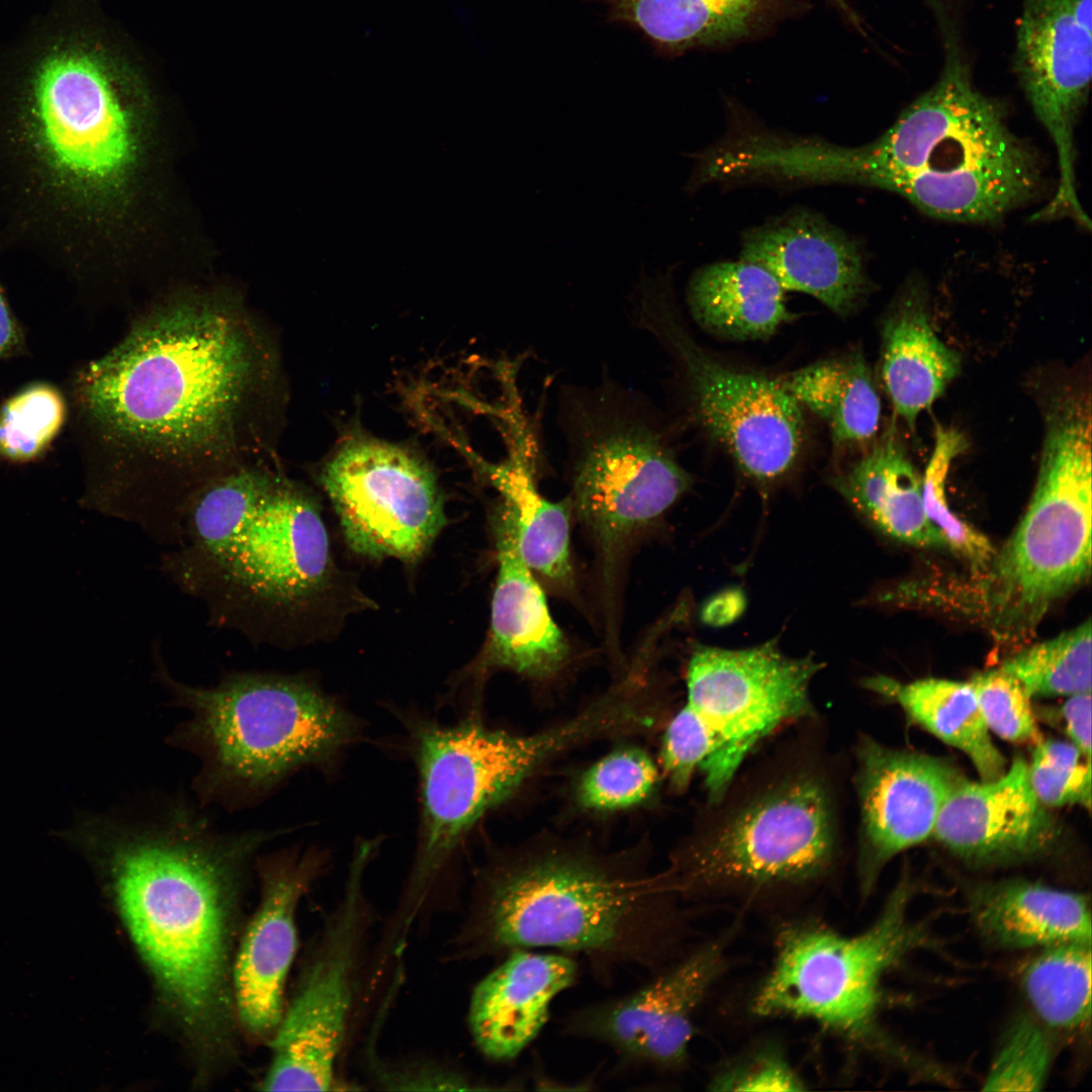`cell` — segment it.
<instances>
[{"instance_id":"6da1fadb","label":"cell","mask_w":1092,"mask_h":1092,"mask_svg":"<svg viewBox=\"0 0 1092 1092\" xmlns=\"http://www.w3.org/2000/svg\"><path fill=\"white\" fill-rule=\"evenodd\" d=\"M70 395L82 507L170 548L202 487L276 457L286 384L268 324L234 300L189 297L135 316L77 370Z\"/></svg>"},{"instance_id":"7a4b0ae2","label":"cell","mask_w":1092,"mask_h":1092,"mask_svg":"<svg viewBox=\"0 0 1092 1092\" xmlns=\"http://www.w3.org/2000/svg\"><path fill=\"white\" fill-rule=\"evenodd\" d=\"M108 874L122 920L190 1023L215 1008L224 966V898L239 866L277 832L219 831L185 801L81 813L60 833Z\"/></svg>"},{"instance_id":"3957f363","label":"cell","mask_w":1092,"mask_h":1092,"mask_svg":"<svg viewBox=\"0 0 1092 1092\" xmlns=\"http://www.w3.org/2000/svg\"><path fill=\"white\" fill-rule=\"evenodd\" d=\"M933 7L945 52L935 84L868 144L792 134L781 152L789 182L880 188L961 222L996 221L1033 198L1036 154L1010 129L1003 103L975 87L952 23Z\"/></svg>"},{"instance_id":"277c9868","label":"cell","mask_w":1092,"mask_h":1092,"mask_svg":"<svg viewBox=\"0 0 1092 1092\" xmlns=\"http://www.w3.org/2000/svg\"><path fill=\"white\" fill-rule=\"evenodd\" d=\"M160 566L204 607L211 626L259 646L285 640L323 594L333 560L316 500L268 458L202 487Z\"/></svg>"},{"instance_id":"5b68a950","label":"cell","mask_w":1092,"mask_h":1092,"mask_svg":"<svg viewBox=\"0 0 1092 1092\" xmlns=\"http://www.w3.org/2000/svg\"><path fill=\"white\" fill-rule=\"evenodd\" d=\"M680 899L663 871L566 846L521 850L481 876L466 930L474 956L551 948L583 957L604 982L680 956Z\"/></svg>"},{"instance_id":"8992f818","label":"cell","mask_w":1092,"mask_h":1092,"mask_svg":"<svg viewBox=\"0 0 1092 1092\" xmlns=\"http://www.w3.org/2000/svg\"><path fill=\"white\" fill-rule=\"evenodd\" d=\"M706 802L663 870L681 900L799 890L844 854V761L819 715Z\"/></svg>"},{"instance_id":"52a82bcc","label":"cell","mask_w":1092,"mask_h":1092,"mask_svg":"<svg viewBox=\"0 0 1092 1092\" xmlns=\"http://www.w3.org/2000/svg\"><path fill=\"white\" fill-rule=\"evenodd\" d=\"M154 647V678L188 712L171 743L199 759L201 803H256L296 769L332 761L357 734L354 717L301 675L235 670L215 685H190Z\"/></svg>"},{"instance_id":"ba28073f","label":"cell","mask_w":1092,"mask_h":1092,"mask_svg":"<svg viewBox=\"0 0 1092 1092\" xmlns=\"http://www.w3.org/2000/svg\"><path fill=\"white\" fill-rule=\"evenodd\" d=\"M1033 494L1013 534L976 572L967 612L1003 645L1032 636L1052 605L1091 572V410L1061 396L1046 412Z\"/></svg>"},{"instance_id":"9c48e42d","label":"cell","mask_w":1092,"mask_h":1092,"mask_svg":"<svg viewBox=\"0 0 1092 1092\" xmlns=\"http://www.w3.org/2000/svg\"><path fill=\"white\" fill-rule=\"evenodd\" d=\"M823 664L791 657L776 641L744 648L697 647L687 668V700L667 724L660 763L684 792L700 771L706 802L717 800L750 753L781 728L818 716L810 688Z\"/></svg>"},{"instance_id":"30bf717a","label":"cell","mask_w":1092,"mask_h":1092,"mask_svg":"<svg viewBox=\"0 0 1092 1092\" xmlns=\"http://www.w3.org/2000/svg\"><path fill=\"white\" fill-rule=\"evenodd\" d=\"M558 420L568 453L571 510L607 563L660 518L693 479L647 399L614 380L564 387Z\"/></svg>"},{"instance_id":"8fae6325","label":"cell","mask_w":1092,"mask_h":1092,"mask_svg":"<svg viewBox=\"0 0 1092 1092\" xmlns=\"http://www.w3.org/2000/svg\"><path fill=\"white\" fill-rule=\"evenodd\" d=\"M611 711L595 704L572 720L532 735H513L476 720L420 722L415 752L421 835L403 906L410 922L463 835L541 764L577 744L610 736ZM402 914V916L404 915Z\"/></svg>"},{"instance_id":"7c38bea8","label":"cell","mask_w":1092,"mask_h":1092,"mask_svg":"<svg viewBox=\"0 0 1092 1092\" xmlns=\"http://www.w3.org/2000/svg\"><path fill=\"white\" fill-rule=\"evenodd\" d=\"M634 323L674 360L696 420L758 481L785 475L795 464L804 434L801 404L781 384L759 373L724 365L693 339L679 316L672 269H641L630 293Z\"/></svg>"},{"instance_id":"4fadbf2b","label":"cell","mask_w":1092,"mask_h":1092,"mask_svg":"<svg viewBox=\"0 0 1092 1092\" xmlns=\"http://www.w3.org/2000/svg\"><path fill=\"white\" fill-rule=\"evenodd\" d=\"M907 902L906 890L898 889L875 923L853 936L817 924L783 931L752 1011L811 1020L848 1039L868 1037L884 974L921 938Z\"/></svg>"},{"instance_id":"5bb4252c","label":"cell","mask_w":1092,"mask_h":1092,"mask_svg":"<svg viewBox=\"0 0 1092 1092\" xmlns=\"http://www.w3.org/2000/svg\"><path fill=\"white\" fill-rule=\"evenodd\" d=\"M320 480L347 544L362 556L414 563L446 525L435 473L403 446L350 437L325 463Z\"/></svg>"},{"instance_id":"9a60e30c","label":"cell","mask_w":1092,"mask_h":1092,"mask_svg":"<svg viewBox=\"0 0 1092 1092\" xmlns=\"http://www.w3.org/2000/svg\"><path fill=\"white\" fill-rule=\"evenodd\" d=\"M369 844L358 848L347 888L326 924L298 991L272 1041L263 1081L268 1091H328L347 1032L356 983L365 911L361 891Z\"/></svg>"},{"instance_id":"2e32d148","label":"cell","mask_w":1092,"mask_h":1092,"mask_svg":"<svg viewBox=\"0 0 1092 1092\" xmlns=\"http://www.w3.org/2000/svg\"><path fill=\"white\" fill-rule=\"evenodd\" d=\"M1092 0H1022L1014 68L1058 156L1059 184L1040 220L1069 216L1089 224L1076 189L1074 130L1092 69Z\"/></svg>"},{"instance_id":"e0dca14e","label":"cell","mask_w":1092,"mask_h":1092,"mask_svg":"<svg viewBox=\"0 0 1092 1092\" xmlns=\"http://www.w3.org/2000/svg\"><path fill=\"white\" fill-rule=\"evenodd\" d=\"M724 963L721 942L681 953L631 992L573 1010L562 1032L608 1046L625 1066L679 1071L688 1063L696 1012Z\"/></svg>"},{"instance_id":"ac0fdd59","label":"cell","mask_w":1092,"mask_h":1092,"mask_svg":"<svg viewBox=\"0 0 1092 1092\" xmlns=\"http://www.w3.org/2000/svg\"><path fill=\"white\" fill-rule=\"evenodd\" d=\"M35 124L50 164L65 178L101 184L129 163L126 113L102 68L87 56L49 59L34 87Z\"/></svg>"},{"instance_id":"d6986e66","label":"cell","mask_w":1092,"mask_h":1092,"mask_svg":"<svg viewBox=\"0 0 1092 1092\" xmlns=\"http://www.w3.org/2000/svg\"><path fill=\"white\" fill-rule=\"evenodd\" d=\"M854 756L857 864L866 892L886 862L933 834L944 803L966 779L946 760L893 749L867 735L858 738Z\"/></svg>"},{"instance_id":"ffe728a7","label":"cell","mask_w":1092,"mask_h":1092,"mask_svg":"<svg viewBox=\"0 0 1092 1092\" xmlns=\"http://www.w3.org/2000/svg\"><path fill=\"white\" fill-rule=\"evenodd\" d=\"M1046 808L1030 786L1027 762L1017 756L994 780H964L944 803L932 835L971 863L1019 861L1054 844L1059 826Z\"/></svg>"},{"instance_id":"44dd1931","label":"cell","mask_w":1092,"mask_h":1092,"mask_svg":"<svg viewBox=\"0 0 1092 1092\" xmlns=\"http://www.w3.org/2000/svg\"><path fill=\"white\" fill-rule=\"evenodd\" d=\"M740 259L768 271L788 291L834 313H851L869 291L858 244L817 211L795 208L744 231Z\"/></svg>"},{"instance_id":"7402d4cb","label":"cell","mask_w":1092,"mask_h":1092,"mask_svg":"<svg viewBox=\"0 0 1092 1092\" xmlns=\"http://www.w3.org/2000/svg\"><path fill=\"white\" fill-rule=\"evenodd\" d=\"M264 895L241 945L235 966L240 1019L251 1033L275 1031L283 1016V994L295 956V910L317 874V857L283 854L263 867Z\"/></svg>"},{"instance_id":"603a6c76","label":"cell","mask_w":1092,"mask_h":1092,"mask_svg":"<svg viewBox=\"0 0 1092 1092\" xmlns=\"http://www.w3.org/2000/svg\"><path fill=\"white\" fill-rule=\"evenodd\" d=\"M573 957L518 949L474 988L468 1012L478 1050L494 1062L518 1058L540 1034L553 1001L576 981Z\"/></svg>"},{"instance_id":"cb8c5ba5","label":"cell","mask_w":1092,"mask_h":1092,"mask_svg":"<svg viewBox=\"0 0 1092 1092\" xmlns=\"http://www.w3.org/2000/svg\"><path fill=\"white\" fill-rule=\"evenodd\" d=\"M497 575L488 640L479 661L533 677L552 675L565 663L568 644L554 622L532 569L517 545L512 516L500 503L493 515Z\"/></svg>"},{"instance_id":"d4e9b609","label":"cell","mask_w":1092,"mask_h":1092,"mask_svg":"<svg viewBox=\"0 0 1092 1092\" xmlns=\"http://www.w3.org/2000/svg\"><path fill=\"white\" fill-rule=\"evenodd\" d=\"M509 453L498 463L483 464V472L510 512L519 551L536 573L552 584L571 582L569 500L551 502L535 480L536 444L518 410L510 417Z\"/></svg>"},{"instance_id":"484cf974","label":"cell","mask_w":1092,"mask_h":1092,"mask_svg":"<svg viewBox=\"0 0 1092 1092\" xmlns=\"http://www.w3.org/2000/svg\"><path fill=\"white\" fill-rule=\"evenodd\" d=\"M969 909L981 935L1002 948L1091 941L1089 904L1078 893L1028 881H1003L973 889Z\"/></svg>"},{"instance_id":"4316f807","label":"cell","mask_w":1092,"mask_h":1092,"mask_svg":"<svg viewBox=\"0 0 1092 1092\" xmlns=\"http://www.w3.org/2000/svg\"><path fill=\"white\" fill-rule=\"evenodd\" d=\"M831 484L883 534L915 547H945L926 516L921 478L892 435L833 476Z\"/></svg>"},{"instance_id":"83f0119b","label":"cell","mask_w":1092,"mask_h":1092,"mask_svg":"<svg viewBox=\"0 0 1092 1092\" xmlns=\"http://www.w3.org/2000/svg\"><path fill=\"white\" fill-rule=\"evenodd\" d=\"M686 302L701 329L734 341L768 338L794 318L779 281L740 258L696 269L687 285Z\"/></svg>"},{"instance_id":"f1b7e54d","label":"cell","mask_w":1092,"mask_h":1092,"mask_svg":"<svg viewBox=\"0 0 1092 1092\" xmlns=\"http://www.w3.org/2000/svg\"><path fill=\"white\" fill-rule=\"evenodd\" d=\"M960 369V356L935 334L921 300L905 298L883 330L881 372L895 412L913 429Z\"/></svg>"},{"instance_id":"f546056e","label":"cell","mask_w":1092,"mask_h":1092,"mask_svg":"<svg viewBox=\"0 0 1092 1092\" xmlns=\"http://www.w3.org/2000/svg\"><path fill=\"white\" fill-rule=\"evenodd\" d=\"M864 688L894 700L921 727L964 752L982 781L1005 771L1006 761L995 746L970 681L922 678L907 684L878 675Z\"/></svg>"},{"instance_id":"4dcf8cb0","label":"cell","mask_w":1092,"mask_h":1092,"mask_svg":"<svg viewBox=\"0 0 1092 1092\" xmlns=\"http://www.w3.org/2000/svg\"><path fill=\"white\" fill-rule=\"evenodd\" d=\"M779 380L827 424L835 445L864 442L878 431L881 402L860 354L819 361Z\"/></svg>"},{"instance_id":"1f68e13d","label":"cell","mask_w":1092,"mask_h":1092,"mask_svg":"<svg viewBox=\"0 0 1092 1092\" xmlns=\"http://www.w3.org/2000/svg\"><path fill=\"white\" fill-rule=\"evenodd\" d=\"M619 16L669 49L711 44L748 33L768 0H612Z\"/></svg>"},{"instance_id":"d6a6232c","label":"cell","mask_w":1092,"mask_h":1092,"mask_svg":"<svg viewBox=\"0 0 1092 1092\" xmlns=\"http://www.w3.org/2000/svg\"><path fill=\"white\" fill-rule=\"evenodd\" d=\"M1022 985L1046 1025L1061 1030L1082 1027L1091 1015V941L1042 947L1023 970Z\"/></svg>"},{"instance_id":"836d02e7","label":"cell","mask_w":1092,"mask_h":1092,"mask_svg":"<svg viewBox=\"0 0 1092 1092\" xmlns=\"http://www.w3.org/2000/svg\"><path fill=\"white\" fill-rule=\"evenodd\" d=\"M1091 632L1088 619L1057 637L1018 650L1000 667L1015 676L1031 698L1091 692Z\"/></svg>"},{"instance_id":"e575fe53","label":"cell","mask_w":1092,"mask_h":1092,"mask_svg":"<svg viewBox=\"0 0 1092 1092\" xmlns=\"http://www.w3.org/2000/svg\"><path fill=\"white\" fill-rule=\"evenodd\" d=\"M967 446V439L959 430L937 426L934 447L921 483L927 518L940 532L945 547L966 559L975 573L990 563L996 550L985 535L951 512L945 495L951 462Z\"/></svg>"},{"instance_id":"d590c367","label":"cell","mask_w":1092,"mask_h":1092,"mask_svg":"<svg viewBox=\"0 0 1092 1092\" xmlns=\"http://www.w3.org/2000/svg\"><path fill=\"white\" fill-rule=\"evenodd\" d=\"M68 405L48 383H33L0 408V457L24 463L39 457L62 429Z\"/></svg>"},{"instance_id":"8d00e7d4","label":"cell","mask_w":1092,"mask_h":1092,"mask_svg":"<svg viewBox=\"0 0 1092 1092\" xmlns=\"http://www.w3.org/2000/svg\"><path fill=\"white\" fill-rule=\"evenodd\" d=\"M657 779V767L646 752L638 748L619 749L583 774L577 787V800L589 810L630 808L651 794Z\"/></svg>"},{"instance_id":"74e56055","label":"cell","mask_w":1092,"mask_h":1092,"mask_svg":"<svg viewBox=\"0 0 1092 1092\" xmlns=\"http://www.w3.org/2000/svg\"><path fill=\"white\" fill-rule=\"evenodd\" d=\"M1052 1044L1043 1028L1020 1016L1008 1029L984 1082L986 1091H1037L1052 1063Z\"/></svg>"},{"instance_id":"f35d334b","label":"cell","mask_w":1092,"mask_h":1092,"mask_svg":"<svg viewBox=\"0 0 1092 1092\" xmlns=\"http://www.w3.org/2000/svg\"><path fill=\"white\" fill-rule=\"evenodd\" d=\"M1028 780L1046 807L1091 806V761L1071 742L1040 740L1027 763Z\"/></svg>"},{"instance_id":"ab89813d","label":"cell","mask_w":1092,"mask_h":1092,"mask_svg":"<svg viewBox=\"0 0 1092 1092\" xmlns=\"http://www.w3.org/2000/svg\"><path fill=\"white\" fill-rule=\"evenodd\" d=\"M970 684L990 732L1015 743L1041 740L1031 697L1015 676L998 666L976 673Z\"/></svg>"},{"instance_id":"60d3db41","label":"cell","mask_w":1092,"mask_h":1092,"mask_svg":"<svg viewBox=\"0 0 1092 1092\" xmlns=\"http://www.w3.org/2000/svg\"><path fill=\"white\" fill-rule=\"evenodd\" d=\"M713 1089L722 1091H800L803 1081L777 1053L755 1056L718 1076Z\"/></svg>"},{"instance_id":"b9f144b4","label":"cell","mask_w":1092,"mask_h":1092,"mask_svg":"<svg viewBox=\"0 0 1092 1092\" xmlns=\"http://www.w3.org/2000/svg\"><path fill=\"white\" fill-rule=\"evenodd\" d=\"M1061 712L1071 743L1091 761V692L1069 696Z\"/></svg>"},{"instance_id":"7bdbcfd3","label":"cell","mask_w":1092,"mask_h":1092,"mask_svg":"<svg viewBox=\"0 0 1092 1092\" xmlns=\"http://www.w3.org/2000/svg\"><path fill=\"white\" fill-rule=\"evenodd\" d=\"M24 337L0 287V360L22 352Z\"/></svg>"},{"instance_id":"ee69618b","label":"cell","mask_w":1092,"mask_h":1092,"mask_svg":"<svg viewBox=\"0 0 1092 1092\" xmlns=\"http://www.w3.org/2000/svg\"><path fill=\"white\" fill-rule=\"evenodd\" d=\"M743 606V596L739 592L728 590L710 600L702 615L707 623L723 625L733 621L741 613Z\"/></svg>"},{"instance_id":"f6af8a7d","label":"cell","mask_w":1092,"mask_h":1092,"mask_svg":"<svg viewBox=\"0 0 1092 1092\" xmlns=\"http://www.w3.org/2000/svg\"><path fill=\"white\" fill-rule=\"evenodd\" d=\"M834 2L847 14L851 19H854V15L851 13L850 8L846 5L844 0H834Z\"/></svg>"}]
</instances>
